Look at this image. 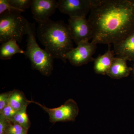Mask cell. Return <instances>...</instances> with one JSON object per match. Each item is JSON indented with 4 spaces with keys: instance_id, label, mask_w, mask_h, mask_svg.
<instances>
[{
    "instance_id": "1",
    "label": "cell",
    "mask_w": 134,
    "mask_h": 134,
    "mask_svg": "<svg viewBox=\"0 0 134 134\" xmlns=\"http://www.w3.org/2000/svg\"><path fill=\"white\" fill-rule=\"evenodd\" d=\"M92 41L114 44L134 32V0H92Z\"/></svg>"
},
{
    "instance_id": "2",
    "label": "cell",
    "mask_w": 134,
    "mask_h": 134,
    "mask_svg": "<svg viewBox=\"0 0 134 134\" xmlns=\"http://www.w3.org/2000/svg\"><path fill=\"white\" fill-rule=\"evenodd\" d=\"M36 34L39 40L54 59L66 63V56L74 47L68 25L63 21H47L39 24Z\"/></svg>"
},
{
    "instance_id": "3",
    "label": "cell",
    "mask_w": 134,
    "mask_h": 134,
    "mask_svg": "<svg viewBox=\"0 0 134 134\" xmlns=\"http://www.w3.org/2000/svg\"><path fill=\"white\" fill-rule=\"evenodd\" d=\"M35 24L29 23L27 29V45L25 55L30 61L32 69L46 76L52 74L53 58L45 49L40 48L36 39Z\"/></svg>"
},
{
    "instance_id": "4",
    "label": "cell",
    "mask_w": 134,
    "mask_h": 134,
    "mask_svg": "<svg viewBox=\"0 0 134 134\" xmlns=\"http://www.w3.org/2000/svg\"><path fill=\"white\" fill-rule=\"evenodd\" d=\"M16 10L5 11L0 15V43H5L11 39L21 43L27 34L29 22Z\"/></svg>"
},
{
    "instance_id": "5",
    "label": "cell",
    "mask_w": 134,
    "mask_h": 134,
    "mask_svg": "<svg viewBox=\"0 0 134 134\" xmlns=\"http://www.w3.org/2000/svg\"><path fill=\"white\" fill-rule=\"evenodd\" d=\"M38 105L48 114L49 121L52 123L59 122L74 121L79 114V108L76 101L69 99L59 107L48 108L38 102L31 100Z\"/></svg>"
},
{
    "instance_id": "6",
    "label": "cell",
    "mask_w": 134,
    "mask_h": 134,
    "mask_svg": "<svg viewBox=\"0 0 134 134\" xmlns=\"http://www.w3.org/2000/svg\"><path fill=\"white\" fill-rule=\"evenodd\" d=\"M68 24L72 40L77 45L92 39L93 30L86 16L69 17Z\"/></svg>"
},
{
    "instance_id": "7",
    "label": "cell",
    "mask_w": 134,
    "mask_h": 134,
    "mask_svg": "<svg viewBox=\"0 0 134 134\" xmlns=\"http://www.w3.org/2000/svg\"><path fill=\"white\" fill-rule=\"evenodd\" d=\"M97 44L91 41H84L79 43L67 53L66 58L71 65L80 66L94 60L92 56L96 52Z\"/></svg>"
},
{
    "instance_id": "8",
    "label": "cell",
    "mask_w": 134,
    "mask_h": 134,
    "mask_svg": "<svg viewBox=\"0 0 134 134\" xmlns=\"http://www.w3.org/2000/svg\"><path fill=\"white\" fill-rule=\"evenodd\" d=\"M92 3V0H59L58 8L69 17H86L90 11Z\"/></svg>"
},
{
    "instance_id": "9",
    "label": "cell",
    "mask_w": 134,
    "mask_h": 134,
    "mask_svg": "<svg viewBox=\"0 0 134 134\" xmlns=\"http://www.w3.org/2000/svg\"><path fill=\"white\" fill-rule=\"evenodd\" d=\"M58 7L55 0H32L31 7L33 18L38 24L47 21Z\"/></svg>"
},
{
    "instance_id": "10",
    "label": "cell",
    "mask_w": 134,
    "mask_h": 134,
    "mask_svg": "<svg viewBox=\"0 0 134 134\" xmlns=\"http://www.w3.org/2000/svg\"><path fill=\"white\" fill-rule=\"evenodd\" d=\"M114 46L113 50L117 57L134 61V32Z\"/></svg>"
},
{
    "instance_id": "11",
    "label": "cell",
    "mask_w": 134,
    "mask_h": 134,
    "mask_svg": "<svg viewBox=\"0 0 134 134\" xmlns=\"http://www.w3.org/2000/svg\"><path fill=\"white\" fill-rule=\"evenodd\" d=\"M108 44V49L103 55H100L94 60L93 69L96 74L102 75H107L114 60V51L110 48Z\"/></svg>"
},
{
    "instance_id": "12",
    "label": "cell",
    "mask_w": 134,
    "mask_h": 134,
    "mask_svg": "<svg viewBox=\"0 0 134 134\" xmlns=\"http://www.w3.org/2000/svg\"><path fill=\"white\" fill-rule=\"evenodd\" d=\"M127 60L120 57L114 58L107 75L113 79H120L127 77L133 70L127 65Z\"/></svg>"
},
{
    "instance_id": "13",
    "label": "cell",
    "mask_w": 134,
    "mask_h": 134,
    "mask_svg": "<svg viewBox=\"0 0 134 134\" xmlns=\"http://www.w3.org/2000/svg\"><path fill=\"white\" fill-rule=\"evenodd\" d=\"M16 40L11 39L2 44L0 47V59L10 60L17 53L25 54V52L22 50L17 43Z\"/></svg>"
},
{
    "instance_id": "14",
    "label": "cell",
    "mask_w": 134,
    "mask_h": 134,
    "mask_svg": "<svg viewBox=\"0 0 134 134\" xmlns=\"http://www.w3.org/2000/svg\"><path fill=\"white\" fill-rule=\"evenodd\" d=\"M31 101L26 98L23 92L18 90H12L9 100L8 105L15 110L19 111L31 104Z\"/></svg>"
},
{
    "instance_id": "15",
    "label": "cell",
    "mask_w": 134,
    "mask_h": 134,
    "mask_svg": "<svg viewBox=\"0 0 134 134\" xmlns=\"http://www.w3.org/2000/svg\"><path fill=\"white\" fill-rule=\"evenodd\" d=\"M27 107L19 110L16 114L10 121L13 123H16L21 125L27 130H29L31 125L26 112Z\"/></svg>"
},
{
    "instance_id": "16",
    "label": "cell",
    "mask_w": 134,
    "mask_h": 134,
    "mask_svg": "<svg viewBox=\"0 0 134 134\" xmlns=\"http://www.w3.org/2000/svg\"><path fill=\"white\" fill-rule=\"evenodd\" d=\"M32 1V0H9L10 4L24 12L31 7Z\"/></svg>"
},
{
    "instance_id": "17",
    "label": "cell",
    "mask_w": 134,
    "mask_h": 134,
    "mask_svg": "<svg viewBox=\"0 0 134 134\" xmlns=\"http://www.w3.org/2000/svg\"><path fill=\"white\" fill-rule=\"evenodd\" d=\"M28 130L16 123L12 122L8 131V134H28Z\"/></svg>"
},
{
    "instance_id": "18",
    "label": "cell",
    "mask_w": 134,
    "mask_h": 134,
    "mask_svg": "<svg viewBox=\"0 0 134 134\" xmlns=\"http://www.w3.org/2000/svg\"><path fill=\"white\" fill-rule=\"evenodd\" d=\"M11 121L0 114V134H8Z\"/></svg>"
},
{
    "instance_id": "19",
    "label": "cell",
    "mask_w": 134,
    "mask_h": 134,
    "mask_svg": "<svg viewBox=\"0 0 134 134\" xmlns=\"http://www.w3.org/2000/svg\"><path fill=\"white\" fill-rule=\"evenodd\" d=\"M12 10H16L21 12H24L10 4L9 0H0V15L5 11Z\"/></svg>"
},
{
    "instance_id": "20",
    "label": "cell",
    "mask_w": 134,
    "mask_h": 134,
    "mask_svg": "<svg viewBox=\"0 0 134 134\" xmlns=\"http://www.w3.org/2000/svg\"><path fill=\"white\" fill-rule=\"evenodd\" d=\"M18 111V110H15L11 106L8 105L0 111V114H2L5 118L11 121Z\"/></svg>"
},
{
    "instance_id": "21",
    "label": "cell",
    "mask_w": 134,
    "mask_h": 134,
    "mask_svg": "<svg viewBox=\"0 0 134 134\" xmlns=\"http://www.w3.org/2000/svg\"><path fill=\"white\" fill-rule=\"evenodd\" d=\"M12 91L1 93L0 94V111L8 105L9 100Z\"/></svg>"
},
{
    "instance_id": "22",
    "label": "cell",
    "mask_w": 134,
    "mask_h": 134,
    "mask_svg": "<svg viewBox=\"0 0 134 134\" xmlns=\"http://www.w3.org/2000/svg\"></svg>"
}]
</instances>
